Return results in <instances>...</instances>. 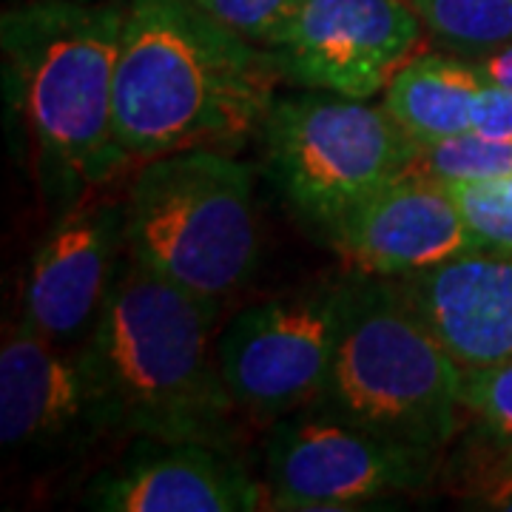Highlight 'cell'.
<instances>
[{"label":"cell","instance_id":"6da1fadb","mask_svg":"<svg viewBox=\"0 0 512 512\" xmlns=\"http://www.w3.org/2000/svg\"><path fill=\"white\" fill-rule=\"evenodd\" d=\"M217 316L126 248L103 313L77 348L100 433L239 453L242 410L222 379Z\"/></svg>","mask_w":512,"mask_h":512},{"label":"cell","instance_id":"7a4b0ae2","mask_svg":"<svg viewBox=\"0 0 512 512\" xmlns=\"http://www.w3.org/2000/svg\"><path fill=\"white\" fill-rule=\"evenodd\" d=\"M285 80L271 49L197 0H126L114 134L126 163L188 148H239L262 131Z\"/></svg>","mask_w":512,"mask_h":512},{"label":"cell","instance_id":"3957f363","mask_svg":"<svg viewBox=\"0 0 512 512\" xmlns=\"http://www.w3.org/2000/svg\"><path fill=\"white\" fill-rule=\"evenodd\" d=\"M123 23L126 0H18L3 12L9 114L57 197H80L128 165L114 134Z\"/></svg>","mask_w":512,"mask_h":512},{"label":"cell","instance_id":"277c9868","mask_svg":"<svg viewBox=\"0 0 512 512\" xmlns=\"http://www.w3.org/2000/svg\"><path fill=\"white\" fill-rule=\"evenodd\" d=\"M464 370L393 279L350 274L330 376L316 410L444 453L461 427Z\"/></svg>","mask_w":512,"mask_h":512},{"label":"cell","instance_id":"5b68a950","mask_svg":"<svg viewBox=\"0 0 512 512\" xmlns=\"http://www.w3.org/2000/svg\"><path fill=\"white\" fill-rule=\"evenodd\" d=\"M126 248L165 282L222 311L259 262L254 171L217 148L140 163L126 194Z\"/></svg>","mask_w":512,"mask_h":512},{"label":"cell","instance_id":"8992f818","mask_svg":"<svg viewBox=\"0 0 512 512\" xmlns=\"http://www.w3.org/2000/svg\"><path fill=\"white\" fill-rule=\"evenodd\" d=\"M262 134L276 188L328 237L419 154L384 106L313 89L276 97Z\"/></svg>","mask_w":512,"mask_h":512},{"label":"cell","instance_id":"52a82bcc","mask_svg":"<svg viewBox=\"0 0 512 512\" xmlns=\"http://www.w3.org/2000/svg\"><path fill=\"white\" fill-rule=\"evenodd\" d=\"M439 456L444 453L305 407L271 427L268 510H359L370 501L419 493L439 473Z\"/></svg>","mask_w":512,"mask_h":512},{"label":"cell","instance_id":"ba28073f","mask_svg":"<svg viewBox=\"0 0 512 512\" xmlns=\"http://www.w3.org/2000/svg\"><path fill=\"white\" fill-rule=\"evenodd\" d=\"M342 282H316L239 311L217 339L222 379L256 424L279 421L319 402L328 384L339 325Z\"/></svg>","mask_w":512,"mask_h":512},{"label":"cell","instance_id":"9c48e42d","mask_svg":"<svg viewBox=\"0 0 512 512\" xmlns=\"http://www.w3.org/2000/svg\"><path fill=\"white\" fill-rule=\"evenodd\" d=\"M421 29L413 0H299L271 52L302 89L370 100L410 60Z\"/></svg>","mask_w":512,"mask_h":512},{"label":"cell","instance_id":"30bf717a","mask_svg":"<svg viewBox=\"0 0 512 512\" xmlns=\"http://www.w3.org/2000/svg\"><path fill=\"white\" fill-rule=\"evenodd\" d=\"M126 259V200L86 188L40 242L23 293V322L63 348L97 325Z\"/></svg>","mask_w":512,"mask_h":512},{"label":"cell","instance_id":"8fae6325","mask_svg":"<svg viewBox=\"0 0 512 512\" xmlns=\"http://www.w3.org/2000/svg\"><path fill=\"white\" fill-rule=\"evenodd\" d=\"M350 274L399 276L430 271L456 256L484 251L450 185L404 171L370 194L330 234Z\"/></svg>","mask_w":512,"mask_h":512},{"label":"cell","instance_id":"7c38bea8","mask_svg":"<svg viewBox=\"0 0 512 512\" xmlns=\"http://www.w3.org/2000/svg\"><path fill=\"white\" fill-rule=\"evenodd\" d=\"M103 512H254L268 507L239 453L200 441L137 439L83 495Z\"/></svg>","mask_w":512,"mask_h":512},{"label":"cell","instance_id":"4fadbf2b","mask_svg":"<svg viewBox=\"0 0 512 512\" xmlns=\"http://www.w3.org/2000/svg\"><path fill=\"white\" fill-rule=\"evenodd\" d=\"M100 433L77 348L20 319L0 350V441L6 453L49 456Z\"/></svg>","mask_w":512,"mask_h":512},{"label":"cell","instance_id":"5bb4252c","mask_svg":"<svg viewBox=\"0 0 512 512\" xmlns=\"http://www.w3.org/2000/svg\"><path fill=\"white\" fill-rule=\"evenodd\" d=\"M393 282L461 370L512 359V254L470 251Z\"/></svg>","mask_w":512,"mask_h":512},{"label":"cell","instance_id":"9a60e30c","mask_svg":"<svg viewBox=\"0 0 512 512\" xmlns=\"http://www.w3.org/2000/svg\"><path fill=\"white\" fill-rule=\"evenodd\" d=\"M484 80L473 60L450 55H416L384 89L382 106L419 148L473 131V109Z\"/></svg>","mask_w":512,"mask_h":512},{"label":"cell","instance_id":"2e32d148","mask_svg":"<svg viewBox=\"0 0 512 512\" xmlns=\"http://www.w3.org/2000/svg\"><path fill=\"white\" fill-rule=\"evenodd\" d=\"M424 29L458 55H487L512 43V0H413Z\"/></svg>","mask_w":512,"mask_h":512},{"label":"cell","instance_id":"e0dca14e","mask_svg":"<svg viewBox=\"0 0 512 512\" xmlns=\"http://www.w3.org/2000/svg\"><path fill=\"white\" fill-rule=\"evenodd\" d=\"M441 476L470 507L512 512V439L484 427V439L464 441Z\"/></svg>","mask_w":512,"mask_h":512},{"label":"cell","instance_id":"ac0fdd59","mask_svg":"<svg viewBox=\"0 0 512 512\" xmlns=\"http://www.w3.org/2000/svg\"><path fill=\"white\" fill-rule=\"evenodd\" d=\"M407 171L424 174L444 185L495 183L512 174V140H495L476 131L419 148Z\"/></svg>","mask_w":512,"mask_h":512},{"label":"cell","instance_id":"d6986e66","mask_svg":"<svg viewBox=\"0 0 512 512\" xmlns=\"http://www.w3.org/2000/svg\"><path fill=\"white\" fill-rule=\"evenodd\" d=\"M461 402L470 416L493 433L512 439V359L493 367L464 370Z\"/></svg>","mask_w":512,"mask_h":512},{"label":"cell","instance_id":"ffe728a7","mask_svg":"<svg viewBox=\"0 0 512 512\" xmlns=\"http://www.w3.org/2000/svg\"><path fill=\"white\" fill-rule=\"evenodd\" d=\"M450 188L461 205V214L481 239V248L512 254V202L501 194V180L458 183Z\"/></svg>","mask_w":512,"mask_h":512},{"label":"cell","instance_id":"44dd1931","mask_svg":"<svg viewBox=\"0 0 512 512\" xmlns=\"http://www.w3.org/2000/svg\"><path fill=\"white\" fill-rule=\"evenodd\" d=\"M202 9L234 29L242 37L254 40L265 49H274L279 35L296 12L299 0H197Z\"/></svg>","mask_w":512,"mask_h":512},{"label":"cell","instance_id":"7402d4cb","mask_svg":"<svg viewBox=\"0 0 512 512\" xmlns=\"http://www.w3.org/2000/svg\"><path fill=\"white\" fill-rule=\"evenodd\" d=\"M473 131L495 140H512V89L484 83L473 109Z\"/></svg>","mask_w":512,"mask_h":512},{"label":"cell","instance_id":"603a6c76","mask_svg":"<svg viewBox=\"0 0 512 512\" xmlns=\"http://www.w3.org/2000/svg\"><path fill=\"white\" fill-rule=\"evenodd\" d=\"M473 66L484 83H493L501 89H512V43L504 49H495L487 55L473 57Z\"/></svg>","mask_w":512,"mask_h":512},{"label":"cell","instance_id":"cb8c5ba5","mask_svg":"<svg viewBox=\"0 0 512 512\" xmlns=\"http://www.w3.org/2000/svg\"><path fill=\"white\" fill-rule=\"evenodd\" d=\"M501 194L512 202V174L507 177V180H501Z\"/></svg>","mask_w":512,"mask_h":512}]
</instances>
